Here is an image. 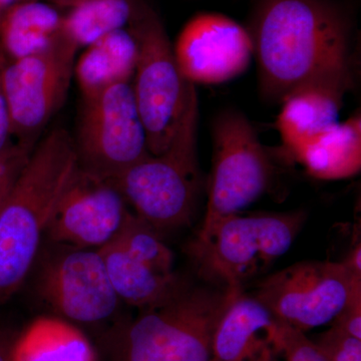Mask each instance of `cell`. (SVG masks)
<instances>
[{
  "label": "cell",
  "mask_w": 361,
  "mask_h": 361,
  "mask_svg": "<svg viewBox=\"0 0 361 361\" xmlns=\"http://www.w3.org/2000/svg\"><path fill=\"white\" fill-rule=\"evenodd\" d=\"M132 212L111 180L80 167L59 200L45 236L56 245L99 250L118 237Z\"/></svg>",
  "instance_id": "12"
},
{
  "label": "cell",
  "mask_w": 361,
  "mask_h": 361,
  "mask_svg": "<svg viewBox=\"0 0 361 361\" xmlns=\"http://www.w3.org/2000/svg\"><path fill=\"white\" fill-rule=\"evenodd\" d=\"M187 284L116 334L113 361H209L214 329L237 292Z\"/></svg>",
  "instance_id": "4"
},
{
  "label": "cell",
  "mask_w": 361,
  "mask_h": 361,
  "mask_svg": "<svg viewBox=\"0 0 361 361\" xmlns=\"http://www.w3.org/2000/svg\"><path fill=\"white\" fill-rule=\"evenodd\" d=\"M51 1L56 6L71 8V7L75 6V4H80L82 0H51Z\"/></svg>",
  "instance_id": "30"
},
{
  "label": "cell",
  "mask_w": 361,
  "mask_h": 361,
  "mask_svg": "<svg viewBox=\"0 0 361 361\" xmlns=\"http://www.w3.org/2000/svg\"><path fill=\"white\" fill-rule=\"evenodd\" d=\"M32 148L14 144L4 155L0 157V208L4 205L7 195L25 165Z\"/></svg>",
  "instance_id": "25"
},
{
  "label": "cell",
  "mask_w": 361,
  "mask_h": 361,
  "mask_svg": "<svg viewBox=\"0 0 361 361\" xmlns=\"http://www.w3.org/2000/svg\"><path fill=\"white\" fill-rule=\"evenodd\" d=\"M312 341L327 361H361V339L331 325Z\"/></svg>",
  "instance_id": "24"
},
{
  "label": "cell",
  "mask_w": 361,
  "mask_h": 361,
  "mask_svg": "<svg viewBox=\"0 0 361 361\" xmlns=\"http://www.w3.org/2000/svg\"><path fill=\"white\" fill-rule=\"evenodd\" d=\"M198 104L187 114L170 147L148 154L109 180L135 215L159 232L177 229L193 218L202 188L197 156Z\"/></svg>",
  "instance_id": "5"
},
{
  "label": "cell",
  "mask_w": 361,
  "mask_h": 361,
  "mask_svg": "<svg viewBox=\"0 0 361 361\" xmlns=\"http://www.w3.org/2000/svg\"><path fill=\"white\" fill-rule=\"evenodd\" d=\"M274 348H268L256 361H273V355H274Z\"/></svg>",
  "instance_id": "31"
},
{
  "label": "cell",
  "mask_w": 361,
  "mask_h": 361,
  "mask_svg": "<svg viewBox=\"0 0 361 361\" xmlns=\"http://www.w3.org/2000/svg\"><path fill=\"white\" fill-rule=\"evenodd\" d=\"M80 169L73 137L51 130L32 149L0 208V303L32 270L59 200Z\"/></svg>",
  "instance_id": "2"
},
{
  "label": "cell",
  "mask_w": 361,
  "mask_h": 361,
  "mask_svg": "<svg viewBox=\"0 0 361 361\" xmlns=\"http://www.w3.org/2000/svg\"><path fill=\"white\" fill-rule=\"evenodd\" d=\"M173 52L179 70L194 85L229 82L245 73L254 58L250 33L224 14H196L180 30Z\"/></svg>",
  "instance_id": "13"
},
{
  "label": "cell",
  "mask_w": 361,
  "mask_h": 361,
  "mask_svg": "<svg viewBox=\"0 0 361 361\" xmlns=\"http://www.w3.org/2000/svg\"><path fill=\"white\" fill-rule=\"evenodd\" d=\"M137 59L139 45L128 27L108 33L87 45L75 66L82 96L120 82H132Z\"/></svg>",
  "instance_id": "17"
},
{
  "label": "cell",
  "mask_w": 361,
  "mask_h": 361,
  "mask_svg": "<svg viewBox=\"0 0 361 361\" xmlns=\"http://www.w3.org/2000/svg\"><path fill=\"white\" fill-rule=\"evenodd\" d=\"M44 261L37 295L54 315L71 323H97L115 314L116 296L101 253L96 249L61 246Z\"/></svg>",
  "instance_id": "11"
},
{
  "label": "cell",
  "mask_w": 361,
  "mask_h": 361,
  "mask_svg": "<svg viewBox=\"0 0 361 361\" xmlns=\"http://www.w3.org/2000/svg\"><path fill=\"white\" fill-rule=\"evenodd\" d=\"M212 173L203 224L241 213L269 189L274 167L250 121L241 111L228 110L213 123Z\"/></svg>",
  "instance_id": "7"
},
{
  "label": "cell",
  "mask_w": 361,
  "mask_h": 361,
  "mask_svg": "<svg viewBox=\"0 0 361 361\" xmlns=\"http://www.w3.org/2000/svg\"><path fill=\"white\" fill-rule=\"evenodd\" d=\"M145 0H82L63 16V30L75 44L87 47L115 30L127 28Z\"/></svg>",
  "instance_id": "21"
},
{
  "label": "cell",
  "mask_w": 361,
  "mask_h": 361,
  "mask_svg": "<svg viewBox=\"0 0 361 361\" xmlns=\"http://www.w3.org/2000/svg\"><path fill=\"white\" fill-rule=\"evenodd\" d=\"M306 219L302 210L234 214L197 232L188 243L187 254L206 281L219 288L244 290L247 281L288 252Z\"/></svg>",
  "instance_id": "3"
},
{
  "label": "cell",
  "mask_w": 361,
  "mask_h": 361,
  "mask_svg": "<svg viewBox=\"0 0 361 361\" xmlns=\"http://www.w3.org/2000/svg\"><path fill=\"white\" fill-rule=\"evenodd\" d=\"M13 361H97L96 349L75 323L56 315L35 318L16 334Z\"/></svg>",
  "instance_id": "18"
},
{
  "label": "cell",
  "mask_w": 361,
  "mask_h": 361,
  "mask_svg": "<svg viewBox=\"0 0 361 361\" xmlns=\"http://www.w3.org/2000/svg\"><path fill=\"white\" fill-rule=\"evenodd\" d=\"M247 30L261 92L272 103L315 78L351 71L350 20L334 0H259Z\"/></svg>",
  "instance_id": "1"
},
{
  "label": "cell",
  "mask_w": 361,
  "mask_h": 361,
  "mask_svg": "<svg viewBox=\"0 0 361 361\" xmlns=\"http://www.w3.org/2000/svg\"><path fill=\"white\" fill-rule=\"evenodd\" d=\"M7 59L0 51V157L4 155L14 144L11 142V122L9 115L8 104H7L4 87H2V71L6 66Z\"/></svg>",
  "instance_id": "27"
},
{
  "label": "cell",
  "mask_w": 361,
  "mask_h": 361,
  "mask_svg": "<svg viewBox=\"0 0 361 361\" xmlns=\"http://www.w3.org/2000/svg\"><path fill=\"white\" fill-rule=\"evenodd\" d=\"M13 4V0H0V18L6 13V9Z\"/></svg>",
  "instance_id": "32"
},
{
  "label": "cell",
  "mask_w": 361,
  "mask_h": 361,
  "mask_svg": "<svg viewBox=\"0 0 361 361\" xmlns=\"http://www.w3.org/2000/svg\"><path fill=\"white\" fill-rule=\"evenodd\" d=\"M139 45L133 78L135 104L152 155L170 147L187 114L198 104L196 87L179 70L165 26L145 0L128 26Z\"/></svg>",
  "instance_id": "6"
},
{
  "label": "cell",
  "mask_w": 361,
  "mask_h": 361,
  "mask_svg": "<svg viewBox=\"0 0 361 361\" xmlns=\"http://www.w3.org/2000/svg\"><path fill=\"white\" fill-rule=\"evenodd\" d=\"M342 264L353 275L361 279V244L360 241L349 250L345 259L341 261Z\"/></svg>",
  "instance_id": "28"
},
{
  "label": "cell",
  "mask_w": 361,
  "mask_h": 361,
  "mask_svg": "<svg viewBox=\"0 0 361 361\" xmlns=\"http://www.w3.org/2000/svg\"><path fill=\"white\" fill-rule=\"evenodd\" d=\"M361 279L341 262L301 261L265 277L255 296L278 322L310 331L330 324L356 295Z\"/></svg>",
  "instance_id": "10"
},
{
  "label": "cell",
  "mask_w": 361,
  "mask_h": 361,
  "mask_svg": "<svg viewBox=\"0 0 361 361\" xmlns=\"http://www.w3.org/2000/svg\"><path fill=\"white\" fill-rule=\"evenodd\" d=\"M63 32L58 9L37 0L16 2L0 18V51L7 61L49 47Z\"/></svg>",
  "instance_id": "20"
},
{
  "label": "cell",
  "mask_w": 361,
  "mask_h": 361,
  "mask_svg": "<svg viewBox=\"0 0 361 361\" xmlns=\"http://www.w3.org/2000/svg\"><path fill=\"white\" fill-rule=\"evenodd\" d=\"M13 1L16 4V2L27 1V0H13Z\"/></svg>",
  "instance_id": "33"
},
{
  "label": "cell",
  "mask_w": 361,
  "mask_h": 361,
  "mask_svg": "<svg viewBox=\"0 0 361 361\" xmlns=\"http://www.w3.org/2000/svg\"><path fill=\"white\" fill-rule=\"evenodd\" d=\"M275 353L283 355L285 361H327L306 334L283 323H276L272 336Z\"/></svg>",
  "instance_id": "23"
},
{
  "label": "cell",
  "mask_w": 361,
  "mask_h": 361,
  "mask_svg": "<svg viewBox=\"0 0 361 361\" xmlns=\"http://www.w3.org/2000/svg\"><path fill=\"white\" fill-rule=\"evenodd\" d=\"M75 142L80 169L115 179L149 153L132 82L82 97Z\"/></svg>",
  "instance_id": "8"
},
{
  "label": "cell",
  "mask_w": 361,
  "mask_h": 361,
  "mask_svg": "<svg viewBox=\"0 0 361 361\" xmlns=\"http://www.w3.org/2000/svg\"><path fill=\"white\" fill-rule=\"evenodd\" d=\"M330 325L341 329L349 336L361 339V293L356 294L342 308Z\"/></svg>",
  "instance_id": "26"
},
{
  "label": "cell",
  "mask_w": 361,
  "mask_h": 361,
  "mask_svg": "<svg viewBox=\"0 0 361 361\" xmlns=\"http://www.w3.org/2000/svg\"><path fill=\"white\" fill-rule=\"evenodd\" d=\"M130 255L161 274H174V254L160 232L134 212L115 239Z\"/></svg>",
  "instance_id": "22"
},
{
  "label": "cell",
  "mask_w": 361,
  "mask_h": 361,
  "mask_svg": "<svg viewBox=\"0 0 361 361\" xmlns=\"http://www.w3.org/2000/svg\"><path fill=\"white\" fill-rule=\"evenodd\" d=\"M18 332L0 327V361H13V344Z\"/></svg>",
  "instance_id": "29"
},
{
  "label": "cell",
  "mask_w": 361,
  "mask_h": 361,
  "mask_svg": "<svg viewBox=\"0 0 361 361\" xmlns=\"http://www.w3.org/2000/svg\"><path fill=\"white\" fill-rule=\"evenodd\" d=\"M353 71L332 73L306 82L282 99L276 127L284 153L295 160L306 146L339 121Z\"/></svg>",
  "instance_id": "14"
},
{
  "label": "cell",
  "mask_w": 361,
  "mask_h": 361,
  "mask_svg": "<svg viewBox=\"0 0 361 361\" xmlns=\"http://www.w3.org/2000/svg\"><path fill=\"white\" fill-rule=\"evenodd\" d=\"M295 161L315 179L341 180L357 175L361 169L360 114L337 123L316 137Z\"/></svg>",
  "instance_id": "19"
},
{
  "label": "cell",
  "mask_w": 361,
  "mask_h": 361,
  "mask_svg": "<svg viewBox=\"0 0 361 361\" xmlns=\"http://www.w3.org/2000/svg\"><path fill=\"white\" fill-rule=\"evenodd\" d=\"M99 251L121 302L141 311L167 302L187 285L175 273L161 274L140 262L116 240Z\"/></svg>",
  "instance_id": "16"
},
{
  "label": "cell",
  "mask_w": 361,
  "mask_h": 361,
  "mask_svg": "<svg viewBox=\"0 0 361 361\" xmlns=\"http://www.w3.org/2000/svg\"><path fill=\"white\" fill-rule=\"evenodd\" d=\"M78 49L63 30L42 51L6 61L2 87L11 135L18 144L32 148L37 135L65 104L75 78Z\"/></svg>",
  "instance_id": "9"
},
{
  "label": "cell",
  "mask_w": 361,
  "mask_h": 361,
  "mask_svg": "<svg viewBox=\"0 0 361 361\" xmlns=\"http://www.w3.org/2000/svg\"><path fill=\"white\" fill-rule=\"evenodd\" d=\"M277 320L254 295L237 292L214 329L209 361H256L273 348Z\"/></svg>",
  "instance_id": "15"
}]
</instances>
